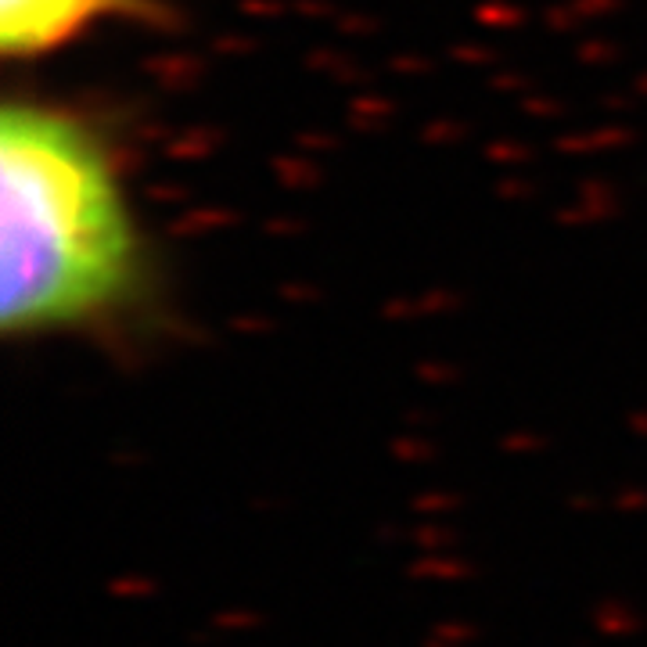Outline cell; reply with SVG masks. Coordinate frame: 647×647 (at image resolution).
<instances>
[{"label":"cell","mask_w":647,"mask_h":647,"mask_svg":"<svg viewBox=\"0 0 647 647\" xmlns=\"http://www.w3.org/2000/svg\"><path fill=\"white\" fill-rule=\"evenodd\" d=\"M148 302L115 148L76 108L7 101L0 115V328L15 342L108 335Z\"/></svg>","instance_id":"6da1fadb"},{"label":"cell","mask_w":647,"mask_h":647,"mask_svg":"<svg viewBox=\"0 0 647 647\" xmlns=\"http://www.w3.org/2000/svg\"><path fill=\"white\" fill-rule=\"evenodd\" d=\"M141 7L144 0H0V51L11 62H33Z\"/></svg>","instance_id":"7a4b0ae2"}]
</instances>
